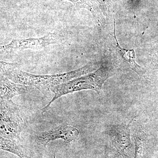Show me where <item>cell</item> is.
Returning a JSON list of instances; mask_svg holds the SVG:
<instances>
[{"label":"cell","instance_id":"7","mask_svg":"<svg viewBox=\"0 0 158 158\" xmlns=\"http://www.w3.org/2000/svg\"><path fill=\"white\" fill-rule=\"evenodd\" d=\"M28 88V86L15 83L6 77L1 74V100L11 101L15 96L27 93Z\"/></svg>","mask_w":158,"mask_h":158},{"label":"cell","instance_id":"8","mask_svg":"<svg viewBox=\"0 0 158 158\" xmlns=\"http://www.w3.org/2000/svg\"><path fill=\"white\" fill-rule=\"evenodd\" d=\"M114 37L116 42V50L121 56L122 59L128 65L129 67L137 73L139 75L143 74L144 71L141 66L137 64L135 62V54L133 49L127 50L122 48L118 44V40L116 39L115 32V22H114Z\"/></svg>","mask_w":158,"mask_h":158},{"label":"cell","instance_id":"10","mask_svg":"<svg viewBox=\"0 0 158 158\" xmlns=\"http://www.w3.org/2000/svg\"><path fill=\"white\" fill-rule=\"evenodd\" d=\"M62 1H68L73 4L76 7L79 8H85L88 9L92 13L98 21L100 19V15L98 7L94 0H61Z\"/></svg>","mask_w":158,"mask_h":158},{"label":"cell","instance_id":"9","mask_svg":"<svg viewBox=\"0 0 158 158\" xmlns=\"http://www.w3.org/2000/svg\"><path fill=\"white\" fill-rule=\"evenodd\" d=\"M0 148L1 150L14 154L20 158H28L25 153L23 147L19 141L7 139L1 136Z\"/></svg>","mask_w":158,"mask_h":158},{"label":"cell","instance_id":"1","mask_svg":"<svg viewBox=\"0 0 158 158\" xmlns=\"http://www.w3.org/2000/svg\"><path fill=\"white\" fill-rule=\"evenodd\" d=\"M1 74L12 81L27 86L36 87L40 90L50 89L89 73L95 69V65L89 64L81 68L64 73L52 75H36L19 69L20 64L1 61Z\"/></svg>","mask_w":158,"mask_h":158},{"label":"cell","instance_id":"6","mask_svg":"<svg viewBox=\"0 0 158 158\" xmlns=\"http://www.w3.org/2000/svg\"><path fill=\"white\" fill-rule=\"evenodd\" d=\"M131 122L118 125L113 128L111 131V140L113 145L123 154H125L126 152L131 147L130 129Z\"/></svg>","mask_w":158,"mask_h":158},{"label":"cell","instance_id":"3","mask_svg":"<svg viewBox=\"0 0 158 158\" xmlns=\"http://www.w3.org/2000/svg\"><path fill=\"white\" fill-rule=\"evenodd\" d=\"M1 136L19 141L24 127V121L19 110L11 101L1 100Z\"/></svg>","mask_w":158,"mask_h":158},{"label":"cell","instance_id":"11","mask_svg":"<svg viewBox=\"0 0 158 158\" xmlns=\"http://www.w3.org/2000/svg\"><path fill=\"white\" fill-rule=\"evenodd\" d=\"M135 154L134 158H142L144 150L145 135L141 131L136 132L135 136Z\"/></svg>","mask_w":158,"mask_h":158},{"label":"cell","instance_id":"2","mask_svg":"<svg viewBox=\"0 0 158 158\" xmlns=\"http://www.w3.org/2000/svg\"><path fill=\"white\" fill-rule=\"evenodd\" d=\"M112 74L110 68L102 65L93 73L52 87L50 90L53 93L54 97L41 111L45 113L49 110L51 104L56 100L69 94L82 90H91L100 94L102 93L103 85Z\"/></svg>","mask_w":158,"mask_h":158},{"label":"cell","instance_id":"5","mask_svg":"<svg viewBox=\"0 0 158 158\" xmlns=\"http://www.w3.org/2000/svg\"><path fill=\"white\" fill-rule=\"evenodd\" d=\"M79 134V130L76 127L66 125L49 131L37 133L35 139L38 145L45 147L51 141L58 139H62L69 144L78 138Z\"/></svg>","mask_w":158,"mask_h":158},{"label":"cell","instance_id":"4","mask_svg":"<svg viewBox=\"0 0 158 158\" xmlns=\"http://www.w3.org/2000/svg\"><path fill=\"white\" fill-rule=\"evenodd\" d=\"M62 38L56 33H49L43 37L27 39H12L8 44L1 45V54L12 52L25 49L37 50L61 42Z\"/></svg>","mask_w":158,"mask_h":158}]
</instances>
